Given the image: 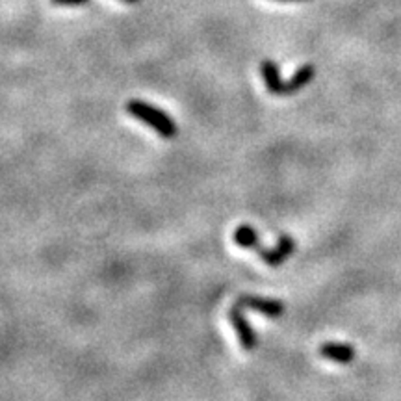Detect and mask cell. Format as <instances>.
Returning <instances> with one entry per match:
<instances>
[{"label":"cell","instance_id":"obj_11","mask_svg":"<svg viewBox=\"0 0 401 401\" xmlns=\"http://www.w3.org/2000/svg\"><path fill=\"white\" fill-rule=\"evenodd\" d=\"M277 2H305V0H277Z\"/></svg>","mask_w":401,"mask_h":401},{"label":"cell","instance_id":"obj_4","mask_svg":"<svg viewBox=\"0 0 401 401\" xmlns=\"http://www.w3.org/2000/svg\"><path fill=\"white\" fill-rule=\"evenodd\" d=\"M240 307H245V309H253L261 314L268 316V318H281L284 314V305L281 301H275V299H266L258 298V296H242L238 298Z\"/></svg>","mask_w":401,"mask_h":401},{"label":"cell","instance_id":"obj_3","mask_svg":"<svg viewBox=\"0 0 401 401\" xmlns=\"http://www.w3.org/2000/svg\"><path fill=\"white\" fill-rule=\"evenodd\" d=\"M293 249H296V242L292 240V236H288V234H282L279 236V242L273 249H258V255L264 262H266L268 266L275 268L281 266L284 262L292 256Z\"/></svg>","mask_w":401,"mask_h":401},{"label":"cell","instance_id":"obj_7","mask_svg":"<svg viewBox=\"0 0 401 401\" xmlns=\"http://www.w3.org/2000/svg\"><path fill=\"white\" fill-rule=\"evenodd\" d=\"M314 75H316V69L314 66H310V64H307V66L299 67L296 73H293L292 80L286 82V93L288 95H292V93L299 92V89H303L309 82L314 80Z\"/></svg>","mask_w":401,"mask_h":401},{"label":"cell","instance_id":"obj_2","mask_svg":"<svg viewBox=\"0 0 401 401\" xmlns=\"http://www.w3.org/2000/svg\"><path fill=\"white\" fill-rule=\"evenodd\" d=\"M240 309H242L240 305H234L233 309H231V312H228V320H231L234 331L238 335L242 347H244L245 351H253L256 347V344H258V336H256V333L253 331V327L249 326V321L245 320Z\"/></svg>","mask_w":401,"mask_h":401},{"label":"cell","instance_id":"obj_8","mask_svg":"<svg viewBox=\"0 0 401 401\" xmlns=\"http://www.w3.org/2000/svg\"><path fill=\"white\" fill-rule=\"evenodd\" d=\"M234 242L244 247V249H261V240H258V233L249 225H242L234 231Z\"/></svg>","mask_w":401,"mask_h":401},{"label":"cell","instance_id":"obj_6","mask_svg":"<svg viewBox=\"0 0 401 401\" xmlns=\"http://www.w3.org/2000/svg\"><path fill=\"white\" fill-rule=\"evenodd\" d=\"M320 355L327 360H333V363L338 364H351L355 360V349L347 344H323L320 347Z\"/></svg>","mask_w":401,"mask_h":401},{"label":"cell","instance_id":"obj_5","mask_svg":"<svg viewBox=\"0 0 401 401\" xmlns=\"http://www.w3.org/2000/svg\"><path fill=\"white\" fill-rule=\"evenodd\" d=\"M261 75H262L264 84H266L268 92L273 93V95H288L286 82H282L281 73H279V67H277L275 61H271V60L262 61Z\"/></svg>","mask_w":401,"mask_h":401},{"label":"cell","instance_id":"obj_10","mask_svg":"<svg viewBox=\"0 0 401 401\" xmlns=\"http://www.w3.org/2000/svg\"><path fill=\"white\" fill-rule=\"evenodd\" d=\"M121 2H125V4H140L141 0H121Z\"/></svg>","mask_w":401,"mask_h":401},{"label":"cell","instance_id":"obj_1","mask_svg":"<svg viewBox=\"0 0 401 401\" xmlns=\"http://www.w3.org/2000/svg\"><path fill=\"white\" fill-rule=\"evenodd\" d=\"M126 112L138 121L154 129V131L158 132V136H162L166 140H171V138H175L177 132H179V129L175 125V121L171 119L166 112L154 108V106H151L149 103H143V101H129V103H126Z\"/></svg>","mask_w":401,"mask_h":401},{"label":"cell","instance_id":"obj_9","mask_svg":"<svg viewBox=\"0 0 401 401\" xmlns=\"http://www.w3.org/2000/svg\"><path fill=\"white\" fill-rule=\"evenodd\" d=\"M89 0H50L52 6H61V8H76V6H86Z\"/></svg>","mask_w":401,"mask_h":401}]
</instances>
